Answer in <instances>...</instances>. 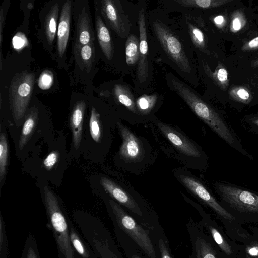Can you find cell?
I'll list each match as a JSON object with an SVG mask.
<instances>
[{"label": "cell", "mask_w": 258, "mask_h": 258, "mask_svg": "<svg viewBox=\"0 0 258 258\" xmlns=\"http://www.w3.org/2000/svg\"><path fill=\"white\" fill-rule=\"evenodd\" d=\"M113 92L119 102L131 112L134 113H138L134 97L127 86L121 84H117L114 86Z\"/></svg>", "instance_id": "ffe728a7"}, {"label": "cell", "mask_w": 258, "mask_h": 258, "mask_svg": "<svg viewBox=\"0 0 258 258\" xmlns=\"http://www.w3.org/2000/svg\"><path fill=\"white\" fill-rule=\"evenodd\" d=\"M139 41L137 36L130 35L125 43V58L129 66L135 65L139 59Z\"/></svg>", "instance_id": "7402d4cb"}, {"label": "cell", "mask_w": 258, "mask_h": 258, "mask_svg": "<svg viewBox=\"0 0 258 258\" xmlns=\"http://www.w3.org/2000/svg\"><path fill=\"white\" fill-rule=\"evenodd\" d=\"M242 17L239 15L233 17L231 28L233 32H236L239 31L242 27L243 23Z\"/></svg>", "instance_id": "d6a6232c"}, {"label": "cell", "mask_w": 258, "mask_h": 258, "mask_svg": "<svg viewBox=\"0 0 258 258\" xmlns=\"http://www.w3.org/2000/svg\"><path fill=\"white\" fill-rule=\"evenodd\" d=\"M100 11L108 26L121 38L128 34L131 23L125 15L119 1L102 0L100 2Z\"/></svg>", "instance_id": "52a82bcc"}, {"label": "cell", "mask_w": 258, "mask_h": 258, "mask_svg": "<svg viewBox=\"0 0 258 258\" xmlns=\"http://www.w3.org/2000/svg\"><path fill=\"white\" fill-rule=\"evenodd\" d=\"M159 247L161 258H171L164 241L162 239L159 241Z\"/></svg>", "instance_id": "74e56055"}, {"label": "cell", "mask_w": 258, "mask_h": 258, "mask_svg": "<svg viewBox=\"0 0 258 258\" xmlns=\"http://www.w3.org/2000/svg\"><path fill=\"white\" fill-rule=\"evenodd\" d=\"M242 49L249 50L258 48V36L254 38L249 42L245 44L242 47Z\"/></svg>", "instance_id": "8d00e7d4"}, {"label": "cell", "mask_w": 258, "mask_h": 258, "mask_svg": "<svg viewBox=\"0 0 258 258\" xmlns=\"http://www.w3.org/2000/svg\"><path fill=\"white\" fill-rule=\"evenodd\" d=\"M110 204L121 228L134 240L150 258H156L152 242L147 232L121 207L112 200Z\"/></svg>", "instance_id": "5b68a950"}, {"label": "cell", "mask_w": 258, "mask_h": 258, "mask_svg": "<svg viewBox=\"0 0 258 258\" xmlns=\"http://www.w3.org/2000/svg\"><path fill=\"white\" fill-rule=\"evenodd\" d=\"M100 183L103 187L119 203L136 214L143 215L141 209L134 199L115 182L103 177L100 179Z\"/></svg>", "instance_id": "4fadbf2b"}, {"label": "cell", "mask_w": 258, "mask_h": 258, "mask_svg": "<svg viewBox=\"0 0 258 258\" xmlns=\"http://www.w3.org/2000/svg\"><path fill=\"white\" fill-rule=\"evenodd\" d=\"M95 26L97 39L100 47L105 56L109 60L113 56V44L110 32L106 25L98 13V10L95 12Z\"/></svg>", "instance_id": "2e32d148"}, {"label": "cell", "mask_w": 258, "mask_h": 258, "mask_svg": "<svg viewBox=\"0 0 258 258\" xmlns=\"http://www.w3.org/2000/svg\"><path fill=\"white\" fill-rule=\"evenodd\" d=\"M5 25V17L3 12V9L2 8L0 12V44L1 46L2 45L3 41V31Z\"/></svg>", "instance_id": "f35d334b"}, {"label": "cell", "mask_w": 258, "mask_h": 258, "mask_svg": "<svg viewBox=\"0 0 258 258\" xmlns=\"http://www.w3.org/2000/svg\"><path fill=\"white\" fill-rule=\"evenodd\" d=\"M8 146L7 138L4 133H1L0 136V181L4 179L8 163Z\"/></svg>", "instance_id": "484cf974"}, {"label": "cell", "mask_w": 258, "mask_h": 258, "mask_svg": "<svg viewBox=\"0 0 258 258\" xmlns=\"http://www.w3.org/2000/svg\"><path fill=\"white\" fill-rule=\"evenodd\" d=\"M95 36L92 28L90 16L85 7L79 15L77 22V34L74 46L86 45L94 42Z\"/></svg>", "instance_id": "5bb4252c"}, {"label": "cell", "mask_w": 258, "mask_h": 258, "mask_svg": "<svg viewBox=\"0 0 258 258\" xmlns=\"http://www.w3.org/2000/svg\"><path fill=\"white\" fill-rule=\"evenodd\" d=\"M157 96L156 94L143 95L139 97L136 102V108L139 112L147 114L154 107L156 102Z\"/></svg>", "instance_id": "d4e9b609"}, {"label": "cell", "mask_w": 258, "mask_h": 258, "mask_svg": "<svg viewBox=\"0 0 258 258\" xmlns=\"http://www.w3.org/2000/svg\"><path fill=\"white\" fill-rule=\"evenodd\" d=\"M85 108L86 103L84 101H78L74 105L71 114L70 124L72 132L73 143L76 149L79 148L82 139Z\"/></svg>", "instance_id": "9a60e30c"}, {"label": "cell", "mask_w": 258, "mask_h": 258, "mask_svg": "<svg viewBox=\"0 0 258 258\" xmlns=\"http://www.w3.org/2000/svg\"><path fill=\"white\" fill-rule=\"evenodd\" d=\"M180 179L186 188L210 207L221 218L228 222L236 220L200 181L188 175H181Z\"/></svg>", "instance_id": "ba28073f"}, {"label": "cell", "mask_w": 258, "mask_h": 258, "mask_svg": "<svg viewBox=\"0 0 258 258\" xmlns=\"http://www.w3.org/2000/svg\"><path fill=\"white\" fill-rule=\"evenodd\" d=\"M214 22L218 26H221L224 22V18L223 16L219 15L215 17Z\"/></svg>", "instance_id": "ab89813d"}, {"label": "cell", "mask_w": 258, "mask_h": 258, "mask_svg": "<svg viewBox=\"0 0 258 258\" xmlns=\"http://www.w3.org/2000/svg\"><path fill=\"white\" fill-rule=\"evenodd\" d=\"M191 41L194 45L202 52L210 55L208 50L205 36L202 31L197 27L188 21H186Z\"/></svg>", "instance_id": "cb8c5ba5"}, {"label": "cell", "mask_w": 258, "mask_h": 258, "mask_svg": "<svg viewBox=\"0 0 258 258\" xmlns=\"http://www.w3.org/2000/svg\"><path fill=\"white\" fill-rule=\"evenodd\" d=\"M175 2L185 7L210 9L230 3L231 0H176Z\"/></svg>", "instance_id": "603a6c76"}, {"label": "cell", "mask_w": 258, "mask_h": 258, "mask_svg": "<svg viewBox=\"0 0 258 258\" xmlns=\"http://www.w3.org/2000/svg\"><path fill=\"white\" fill-rule=\"evenodd\" d=\"M38 110L35 106L31 107L26 115L19 141V148L22 149L31 137L37 125Z\"/></svg>", "instance_id": "e0dca14e"}, {"label": "cell", "mask_w": 258, "mask_h": 258, "mask_svg": "<svg viewBox=\"0 0 258 258\" xmlns=\"http://www.w3.org/2000/svg\"><path fill=\"white\" fill-rule=\"evenodd\" d=\"M122 139L119 153L127 161H135L141 157L143 151L138 139L125 126L118 124Z\"/></svg>", "instance_id": "8fae6325"}, {"label": "cell", "mask_w": 258, "mask_h": 258, "mask_svg": "<svg viewBox=\"0 0 258 258\" xmlns=\"http://www.w3.org/2000/svg\"><path fill=\"white\" fill-rule=\"evenodd\" d=\"M248 252L249 255L253 256L258 255V246H255L250 248Z\"/></svg>", "instance_id": "60d3db41"}, {"label": "cell", "mask_w": 258, "mask_h": 258, "mask_svg": "<svg viewBox=\"0 0 258 258\" xmlns=\"http://www.w3.org/2000/svg\"><path fill=\"white\" fill-rule=\"evenodd\" d=\"M229 95L233 100L243 105L250 104L252 96L248 90L243 87H235L229 91Z\"/></svg>", "instance_id": "83f0119b"}, {"label": "cell", "mask_w": 258, "mask_h": 258, "mask_svg": "<svg viewBox=\"0 0 258 258\" xmlns=\"http://www.w3.org/2000/svg\"><path fill=\"white\" fill-rule=\"evenodd\" d=\"M74 54L79 65L89 72L95 58L94 42L82 46H74Z\"/></svg>", "instance_id": "ac0fdd59"}, {"label": "cell", "mask_w": 258, "mask_h": 258, "mask_svg": "<svg viewBox=\"0 0 258 258\" xmlns=\"http://www.w3.org/2000/svg\"><path fill=\"white\" fill-rule=\"evenodd\" d=\"M71 11L72 2L66 1L62 7L57 32V51L60 57L64 54L68 42Z\"/></svg>", "instance_id": "7c38bea8"}, {"label": "cell", "mask_w": 258, "mask_h": 258, "mask_svg": "<svg viewBox=\"0 0 258 258\" xmlns=\"http://www.w3.org/2000/svg\"><path fill=\"white\" fill-rule=\"evenodd\" d=\"M240 121L245 130L258 135V113L244 115Z\"/></svg>", "instance_id": "f1b7e54d"}, {"label": "cell", "mask_w": 258, "mask_h": 258, "mask_svg": "<svg viewBox=\"0 0 258 258\" xmlns=\"http://www.w3.org/2000/svg\"><path fill=\"white\" fill-rule=\"evenodd\" d=\"M44 192L47 209L53 227L57 234L61 248L66 258H73L68 241L67 223L59 209L57 199L53 193L46 186L44 188Z\"/></svg>", "instance_id": "8992f818"}, {"label": "cell", "mask_w": 258, "mask_h": 258, "mask_svg": "<svg viewBox=\"0 0 258 258\" xmlns=\"http://www.w3.org/2000/svg\"><path fill=\"white\" fill-rule=\"evenodd\" d=\"M170 83L173 89L187 103L196 115L232 149L251 160L254 157L243 145L229 122L209 104L202 100L186 84L173 75Z\"/></svg>", "instance_id": "6da1fadb"}, {"label": "cell", "mask_w": 258, "mask_h": 258, "mask_svg": "<svg viewBox=\"0 0 258 258\" xmlns=\"http://www.w3.org/2000/svg\"><path fill=\"white\" fill-rule=\"evenodd\" d=\"M197 258H216L210 247L203 241L197 242Z\"/></svg>", "instance_id": "f546056e"}, {"label": "cell", "mask_w": 258, "mask_h": 258, "mask_svg": "<svg viewBox=\"0 0 258 258\" xmlns=\"http://www.w3.org/2000/svg\"><path fill=\"white\" fill-rule=\"evenodd\" d=\"M138 25L140 36V55L137 75L139 82L141 83H143L146 80L148 76L149 71L147 34L145 23V11L143 9H141L139 11Z\"/></svg>", "instance_id": "30bf717a"}, {"label": "cell", "mask_w": 258, "mask_h": 258, "mask_svg": "<svg viewBox=\"0 0 258 258\" xmlns=\"http://www.w3.org/2000/svg\"><path fill=\"white\" fill-rule=\"evenodd\" d=\"M153 27L158 41L169 57L183 71L190 73L191 68L189 59L177 37L161 22H154Z\"/></svg>", "instance_id": "277c9868"}, {"label": "cell", "mask_w": 258, "mask_h": 258, "mask_svg": "<svg viewBox=\"0 0 258 258\" xmlns=\"http://www.w3.org/2000/svg\"><path fill=\"white\" fill-rule=\"evenodd\" d=\"M52 80V78L51 75H50L48 72H45L41 76V79L40 78V86L41 85V87H43V88L49 87L48 85H51Z\"/></svg>", "instance_id": "836d02e7"}, {"label": "cell", "mask_w": 258, "mask_h": 258, "mask_svg": "<svg viewBox=\"0 0 258 258\" xmlns=\"http://www.w3.org/2000/svg\"><path fill=\"white\" fill-rule=\"evenodd\" d=\"M205 73L222 90H225L229 84L228 73L226 69L221 64L213 72L205 62H203Z\"/></svg>", "instance_id": "44dd1931"}, {"label": "cell", "mask_w": 258, "mask_h": 258, "mask_svg": "<svg viewBox=\"0 0 258 258\" xmlns=\"http://www.w3.org/2000/svg\"><path fill=\"white\" fill-rule=\"evenodd\" d=\"M254 66H258V60H256V61L254 62Z\"/></svg>", "instance_id": "b9f144b4"}, {"label": "cell", "mask_w": 258, "mask_h": 258, "mask_svg": "<svg viewBox=\"0 0 258 258\" xmlns=\"http://www.w3.org/2000/svg\"><path fill=\"white\" fill-rule=\"evenodd\" d=\"M25 37L21 33H19L15 35L13 39V44L15 49H20L23 47L25 44Z\"/></svg>", "instance_id": "d590c367"}, {"label": "cell", "mask_w": 258, "mask_h": 258, "mask_svg": "<svg viewBox=\"0 0 258 258\" xmlns=\"http://www.w3.org/2000/svg\"><path fill=\"white\" fill-rule=\"evenodd\" d=\"M100 115L96 109L92 107L89 121V128L91 136L96 142H99L101 137V124Z\"/></svg>", "instance_id": "4316f807"}, {"label": "cell", "mask_w": 258, "mask_h": 258, "mask_svg": "<svg viewBox=\"0 0 258 258\" xmlns=\"http://www.w3.org/2000/svg\"><path fill=\"white\" fill-rule=\"evenodd\" d=\"M58 13L59 5L56 3L52 6L45 18L44 30L47 40L49 44L52 43L56 35Z\"/></svg>", "instance_id": "d6986e66"}, {"label": "cell", "mask_w": 258, "mask_h": 258, "mask_svg": "<svg viewBox=\"0 0 258 258\" xmlns=\"http://www.w3.org/2000/svg\"><path fill=\"white\" fill-rule=\"evenodd\" d=\"M34 82V74L24 71L16 74L11 82L9 99L16 123H18L25 114L32 94Z\"/></svg>", "instance_id": "3957f363"}, {"label": "cell", "mask_w": 258, "mask_h": 258, "mask_svg": "<svg viewBox=\"0 0 258 258\" xmlns=\"http://www.w3.org/2000/svg\"><path fill=\"white\" fill-rule=\"evenodd\" d=\"M71 238L74 247L76 250L81 254H84V249L80 241L75 234H71Z\"/></svg>", "instance_id": "e575fe53"}, {"label": "cell", "mask_w": 258, "mask_h": 258, "mask_svg": "<svg viewBox=\"0 0 258 258\" xmlns=\"http://www.w3.org/2000/svg\"><path fill=\"white\" fill-rule=\"evenodd\" d=\"M210 230L213 239L218 246L225 252L229 254L231 253L230 248L228 244L225 241L221 234L217 230L213 227H210Z\"/></svg>", "instance_id": "4dcf8cb0"}, {"label": "cell", "mask_w": 258, "mask_h": 258, "mask_svg": "<svg viewBox=\"0 0 258 258\" xmlns=\"http://www.w3.org/2000/svg\"><path fill=\"white\" fill-rule=\"evenodd\" d=\"M221 205L236 219L258 221V191L225 181L214 183Z\"/></svg>", "instance_id": "7a4b0ae2"}, {"label": "cell", "mask_w": 258, "mask_h": 258, "mask_svg": "<svg viewBox=\"0 0 258 258\" xmlns=\"http://www.w3.org/2000/svg\"><path fill=\"white\" fill-rule=\"evenodd\" d=\"M59 153L57 151L51 152L44 160L43 164L47 170H51L58 160Z\"/></svg>", "instance_id": "1f68e13d"}, {"label": "cell", "mask_w": 258, "mask_h": 258, "mask_svg": "<svg viewBox=\"0 0 258 258\" xmlns=\"http://www.w3.org/2000/svg\"><path fill=\"white\" fill-rule=\"evenodd\" d=\"M133 258H140V257H139L138 256H136V255H134V256H133Z\"/></svg>", "instance_id": "7bdbcfd3"}, {"label": "cell", "mask_w": 258, "mask_h": 258, "mask_svg": "<svg viewBox=\"0 0 258 258\" xmlns=\"http://www.w3.org/2000/svg\"><path fill=\"white\" fill-rule=\"evenodd\" d=\"M159 129L172 144L183 154L194 157H200L202 153L190 141L174 128L160 121L156 122Z\"/></svg>", "instance_id": "9c48e42d"}]
</instances>
